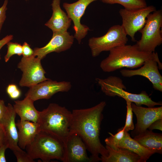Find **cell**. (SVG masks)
Segmentation results:
<instances>
[{"label": "cell", "mask_w": 162, "mask_h": 162, "mask_svg": "<svg viewBox=\"0 0 162 162\" xmlns=\"http://www.w3.org/2000/svg\"><path fill=\"white\" fill-rule=\"evenodd\" d=\"M106 104L102 101L92 107L71 112L70 133H76L81 138L91 154V162H98L108 155L99 138L102 112Z\"/></svg>", "instance_id": "1"}, {"label": "cell", "mask_w": 162, "mask_h": 162, "mask_svg": "<svg viewBox=\"0 0 162 162\" xmlns=\"http://www.w3.org/2000/svg\"><path fill=\"white\" fill-rule=\"evenodd\" d=\"M110 51L109 56L101 62L100 67L106 72H113L122 68H136L143 65L147 59L154 57L157 52L140 51L136 46L124 45Z\"/></svg>", "instance_id": "2"}, {"label": "cell", "mask_w": 162, "mask_h": 162, "mask_svg": "<svg viewBox=\"0 0 162 162\" xmlns=\"http://www.w3.org/2000/svg\"><path fill=\"white\" fill-rule=\"evenodd\" d=\"M72 112L66 107L50 103L40 111L38 123L41 130L64 142L70 133Z\"/></svg>", "instance_id": "3"}, {"label": "cell", "mask_w": 162, "mask_h": 162, "mask_svg": "<svg viewBox=\"0 0 162 162\" xmlns=\"http://www.w3.org/2000/svg\"><path fill=\"white\" fill-rule=\"evenodd\" d=\"M26 149V152L33 160L39 158L44 162H50L52 159L64 161V142L42 130Z\"/></svg>", "instance_id": "4"}, {"label": "cell", "mask_w": 162, "mask_h": 162, "mask_svg": "<svg viewBox=\"0 0 162 162\" xmlns=\"http://www.w3.org/2000/svg\"><path fill=\"white\" fill-rule=\"evenodd\" d=\"M95 80L102 92L107 96H118L125 100L134 103L138 106L144 105L148 107H154L156 105H162L161 103L152 100L145 91H143L139 94H135L125 91L126 87L122 80L118 77L110 76L104 79L96 78Z\"/></svg>", "instance_id": "5"}, {"label": "cell", "mask_w": 162, "mask_h": 162, "mask_svg": "<svg viewBox=\"0 0 162 162\" xmlns=\"http://www.w3.org/2000/svg\"><path fill=\"white\" fill-rule=\"evenodd\" d=\"M162 11L156 10L147 16L145 25L138 32L141 39L135 44L140 51L153 52L162 43Z\"/></svg>", "instance_id": "6"}, {"label": "cell", "mask_w": 162, "mask_h": 162, "mask_svg": "<svg viewBox=\"0 0 162 162\" xmlns=\"http://www.w3.org/2000/svg\"><path fill=\"white\" fill-rule=\"evenodd\" d=\"M127 35L122 26L116 25L110 27L104 35L90 38L88 44L92 56L96 57L102 52L126 44L128 41Z\"/></svg>", "instance_id": "7"}, {"label": "cell", "mask_w": 162, "mask_h": 162, "mask_svg": "<svg viewBox=\"0 0 162 162\" xmlns=\"http://www.w3.org/2000/svg\"><path fill=\"white\" fill-rule=\"evenodd\" d=\"M41 60L33 55L22 57L17 65L18 68L22 72L19 83L20 86L30 88L48 79L45 77L46 72Z\"/></svg>", "instance_id": "8"}, {"label": "cell", "mask_w": 162, "mask_h": 162, "mask_svg": "<svg viewBox=\"0 0 162 162\" xmlns=\"http://www.w3.org/2000/svg\"><path fill=\"white\" fill-rule=\"evenodd\" d=\"M156 10V7L153 5L136 9L120 10L119 12L122 19L121 25L132 41H136L135 34L144 26L148 16Z\"/></svg>", "instance_id": "9"}, {"label": "cell", "mask_w": 162, "mask_h": 162, "mask_svg": "<svg viewBox=\"0 0 162 162\" xmlns=\"http://www.w3.org/2000/svg\"><path fill=\"white\" fill-rule=\"evenodd\" d=\"M143 65L137 69H122L120 72L123 76L125 77H131L136 75L145 77L152 82L154 89L162 92V76L158 69H162V65L159 61L158 54L154 57L146 60Z\"/></svg>", "instance_id": "10"}, {"label": "cell", "mask_w": 162, "mask_h": 162, "mask_svg": "<svg viewBox=\"0 0 162 162\" xmlns=\"http://www.w3.org/2000/svg\"><path fill=\"white\" fill-rule=\"evenodd\" d=\"M97 0H78L72 3L65 2L63 4V7L68 16L73 22V28L75 32L74 37L79 44L90 30L87 26L81 24V18L88 6L92 2Z\"/></svg>", "instance_id": "11"}, {"label": "cell", "mask_w": 162, "mask_h": 162, "mask_svg": "<svg viewBox=\"0 0 162 162\" xmlns=\"http://www.w3.org/2000/svg\"><path fill=\"white\" fill-rule=\"evenodd\" d=\"M71 87L70 82H58L48 79L30 87L25 95L34 101L39 99H48L58 92H68Z\"/></svg>", "instance_id": "12"}, {"label": "cell", "mask_w": 162, "mask_h": 162, "mask_svg": "<svg viewBox=\"0 0 162 162\" xmlns=\"http://www.w3.org/2000/svg\"><path fill=\"white\" fill-rule=\"evenodd\" d=\"M132 110L135 114L137 123L131 134L133 137L144 131L155 121L162 118V106L145 107L131 103Z\"/></svg>", "instance_id": "13"}, {"label": "cell", "mask_w": 162, "mask_h": 162, "mask_svg": "<svg viewBox=\"0 0 162 162\" xmlns=\"http://www.w3.org/2000/svg\"><path fill=\"white\" fill-rule=\"evenodd\" d=\"M74 38V36L67 31L53 33L50 40L45 46L34 49L33 55L41 60L50 53H59L65 51L71 47Z\"/></svg>", "instance_id": "14"}, {"label": "cell", "mask_w": 162, "mask_h": 162, "mask_svg": "<svg viewBox=\"0 0 162 162\" xmlns=\"http://www.w3.org/2000/svg\"><path fill=\"white\" fill-rule=\"evenodd\" d=\"M64 143V162H91L90 158L87 155L86 145L78 134L70 133Z\"/></svg>", "instance_id": "15"}, {"label": "cell", "mask_w": 162, "mask_h": 162, "mask_svg": "<svg viewBox=\"0 0 162 162\" xmlns=\"http://www.w3.org/2000/svg\"><path fill=\"white\" fill-rule=\"evenodd\" d=\"M7 106V110L0 120V124L4 131L8 148L13 151L20 148L18 145V131L15 122L16 114L11 104L8 103Z\"/></svg>", "instance_id": "16"}, {"label": "cell", "mask_w": 162, "mask_h": 162, "mask_svg": "<svg viewBox=\"0 0 162 162\" xmlns=\"http://www.w3.org/2000/svg\"><path fill=\"white\" fill-rule=\"evenodd\" d=\"M61 0H53L51 4L52 14L45 25L55 32L67 31L72 20L60 7Z\"/></svg>", "instance_id": "17"}, {"label": "cell", "mask_w": 162, "mask_h": 162, "mask_svg": "<svg viewBox=\"0 0 162 162\" xmlns=\"http://www.w3.org/2000/svg\"><path fill=\"white\" fill-rule=\"evenodd\" d=\"M16 125L18 129V145L23 149H25L27 145L33 141L41 130L38 123L18 120Z\"/></svg>", "instance_id": "18"}, {"label": "cell", "mask_w": 162, "mask_h": 162, "mask_svg": "<svg viewBox=\"0 0 162 162\" xmlns=\"http://www.w3.org/2000/svg\"><path fill=\"white\" fill-rule=\"evenodd\" d=\"M34 102L27 97H25L22 100L14 101L13 107L16 113L20 117L21 121L38 122L40 111L35 108Z\"/></svg>", "instance_id": "19"}, {"label": "cell", "mask_w": 162, "mask_h": 162, "mask_svg": "<svg viewBox=\"0 0 162 162\" xmlns=\"http://www.w3.org/2000/svg\"><path fill=\"white\" fill-rule=\"evenodd\" d=\"M144 147L155 153H162V134L152 130H146L134 137V138Z\"/></svg>", "instance_id": "20"}, {"label": "cell", "mask_w": 162, "mask_h": 162, "mask_svg": "<svg viewBox=\"0 0 162 162\" xmlns=\"http://www.w3.org/2000/svg\"><path fill=\"white\" fill-rule=\"evenodd\" d=\"M108 156L101 159L102 162H141L140 157L128 149L117 147L112 148L106 145Z\"/></svg>", "instance_id": "21"}, {"label": "cell", "mask_w": 162, "mask_h": 162, "mask_svg": "<svg viewBox=\"0 0 162 162\" xmlns=\"http://www.w3.org/2000/svg\"><path fill=\"white\" fill-rule=\"evenodd\" d=\"M118 147L128 149L138 154L140 158L141 162H146L155 153L141 145L125 130L124 137Z\"/></svg>", "instance_id": "22"}, {"label": "cell", "mask_w": 162, "mask_h": 162, "mask_svg": "<svg viewBox=\"0 0 162 162\" xmlns=\"http://www.w3.org/2000/svg\"><path fill=\"white\" fill-rule=\"evenodd\" d=\"M104 3L119 4L128 9H138L147 6L146 0H100Z\"/></svg>", "instance_id": "23"}, {"label": "cell", "mask_w": 162, "mask_h": 162, "mask_svg": "<svg viewBox=\"0 0 162 162\" xmlns=\"http://www.w3.org/2000/svg\"><path fill=\"white\" fill-rule=\"evenodd\" d=\"M125 130L124 127L119 129L117 133L113 135L109 133L110 136L105 140L106 145L112 148H116L118 147L119 143L123 138Z\"/></svg>", "instance_id": "24"}, {"label": "cell", "mask_w": 162, "mask_h": 162, "mask_svg": "<svg viewBox=\"0 0 162 162\" xmlns=\"http://www.w3.org/2000/svg\"><path fill=\"white\" fill-rule=\"evenodd\" d=\"M7 52L4 57L5 62H7L10 58L14 55L19 56L22 55V47L21 44L17 43H14L10 41L7 44Z\"/></svg>", "instance_id": "25"}, {"label": "cell", "mask_w": 162, "mask_h": 162, "mask_svg": "<svg viewBox=\"0 0 162 162\" xmlns=\"http://www.w3.org/2000/svg\"><path fill=\"white\" fill-rule=\"evenodd\" d=\"M127 104V114L125 123L124 127L125 131L128 132L133 130L135 127L133 122V111L131 106V102L126 100Z\"/></svg>", "instance_id": "26"}, {"label": "cell", "mask_w": 162, "mask_h": 162, "mask_svg": "<svg viewBox=\"0 0 162 162\" xmlns=\"http://www.w3.org/2000/svg\"><path fill=\"white\" fill-rule=\"evenodd\" d=\"M16 156L17 162H33L32 159L26 152L23 151L21 148L13 151Z\"/></svg>", "instance_id": "27"}, {"label": "cell", "mask_w": 162, "mask_h": 162, "mask_svg": "<svg viewBox=\"0 0 162 162\" xmlns=\"http://www.w3.org/2000/svg\"><path fill=\"white\" fill-rule=\"evenodd\" d=\"M8 2V0H5L2 5L0 8V33L6 19V11L7 10Z\"/></svg>", "instance_id": "28"}, {"label": "cell", "mask_w": 162, "mask_h": 162, "mask_svg": "<svg viewBox=\"0 0 162 162\" xmlns=\"http://www.w3.org/2000/svg\"><path fill=\"white\" fill-rule=\"evenodd\" d=\"M22 47L23 56L29 57L33 55L34 50L31 48L30 45L27 42H24L22 46Z\"/></svg>", "instance_id": "29"}, {"label": "cell", "mask_w": 162, "mask_h": 162, "mask_svg": "<svg viewBox=\"0 0 162 162\" xmlns=\"http://www.w3.org/2000/svg\"><path fill=\"white\" fill-rule=\"evenodd\" d=\"M148 129L152 130L154 129L162 130V118L158 119L153 122L149 127Z\"/></svg>", "instance_id": "30"}, {"label": "cell", "mask_w": 162, "mask_h": 162, "mask_svg": "<svg viewBox=\"0 0 162 162\" xmlns=\"http://www.w3.org/2000/svg\"><path fill=\"white\" fill-rule=\"evenodd\" d=\"M13 35L10 34L7 35L6 36L0 40V50L1 48L13 39ZM1 59L0 54V60Z\"/></svg>", "instance_id": "31"}, {"label": "cell", "mask_w": 162, "mask_h": 162, "mask_svg": "<svg viewBox=\"0 0 162 162\" xmlns=\"http://www.w3.org/2000/svg\"><path fill=\"white\" fill-rule=\"evenodd\" d=\"M5 144L7 145L5 133L2 126L0 124V148Z\"/></svg>", "instance_id": "32"}, {"label": "cell", "mask_w": 162, "mask_h": 162, "mask_svg": "<svg viewBox=\"0 0 162 162\" xmlns=\"http://www.w3.org/2000/svg\"><path fill=\"white\" fill-rule=\"evenodd\" d=\"M7 148H8V146L7 144L4 145L0 148V162H6L5 157V152Z\"/></svg>", "instance_id": "33"}, {"label": "cell", "mask_w": 162, "mask_h": 162, "mask_svg": "<svg viewBox=\"0 0 162 162\" xmlns=\"http://www.w3.org/2000/svg\"><path fill=\"white\" fill-rule=\"evenodd\" d=\"M7 110L6 106L3 100H0V120L4 116Z\"/></svg>", "instance_id": "34"}, {"label": "cell", "mask_w": 162, "mask_h": 162, "mask_svg": "<svg viewBox=\"0 0 162 162\" xmlns=\"http://www.w3.org/2000/svg\"><path fill=\"white\" fill-rule=\"evenodd\" d=\"M18 88L17 86L14 84H10L7 87L6 91L8 94L9 95Z\"/></svg>", "instance_id": "35"}, {"label": "cell", "mask_w": 162, "mask_h": 162, "mask_svg": "<svg viewBox=\"0 0 162 162\" xmlns=\"http://www.w3.org/2000/svg\"><path fill=\"white\" fill-rule=\"evenodd\" d=\"M21 94L20 90L18 88L9 96L11 99H15L18 98L20 96Z\"/></svg>", "instance_id": "36"}, {"label": "cell", "mask_w": 162, "mask_h": 162, "mask_svg": "<svg viewBox=\"0 0 162 162\" xmlns=\"http://www.w3.org/2000/svg\"></svg>", "instance_id": "37"}, {"label": "cell", "mask_w": 162, "mask_h": 162, "mask_svg": "<svg viewBox=\"0 0 162 162\" xmlns=\"http://www.w3.org/2000/svg\"></svg>", "instance_id": "38"}]
</instances>
